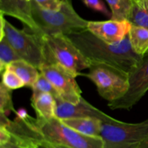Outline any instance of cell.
Instances as JSON below:
<instances>
[{
	"instance_id": "obj_1",
	"label": "cell",
	"mask_w": 148,
	"mask_h": 148,
	"mask_svg": "<svg viewBox=\"0 0 148 148\" xmlns=\"http://www.w3.org/2000/svg\"><path fill=\"white\" fill-rule=\"evenodd\" d=\"M66 36L90 62L91 66L104 64L129 75L138 66L143 57L134 51L129 35L117 44L103 41L88 29L72 32Z\"/></svg>"
},
{
	"instance_id": "obj_2",
	"label": "cell",
	"mask_w": 148,
	"mask_h": 148,
	"mask_svg": "<svg viewBox=\"0 0 148 148\" xmlns=\"http://www.w3.org/2000/svg\"><path fill=\"white\" fill-rule=\"evenodd\" d=\"M32 16L39 29V36L64 34L87 29L88 22L77 14L72 0H62L57 11H49L39 7L34 0L30 1Z\"/></svg>"
},
{
	"instance_id": "obj_3",
	"label": "cell",
	"mask_w": 148,
	"mask_h": 148,
	"mask_svg": "<svg viewBox=\"0 0 148 148\" xmlns=\"http://www.w3.org/2000/svg\"><path fill=\"white\" fill-rule=\"evenodd\" d=\"M30 124L38 132L44 140L70 148H103L101 137L83 135L65 125L61 119H38L27 114Z\"/></svg>"
},
{
	"instance_id": "obj_4",
	"label": "cell",
	"mask_w": 148,
	"mask_h": 148,
	"mask_svg": "<svg viewBox=\"0 0 148 148\" xmlns=\"http://www.w3.org/2000/svg\"><path fill=\"white\" fill-rule=\"evenodd\" d=\"M44 43L47 64H59L75 77L81 76V71L89 69L91 64L64 34L40 36Z\"/></svg>"
},
{
	"instance_id": "obj_5",
	"label": "cell",
	"mask_w": 148,
	"mask_h": 148,
	"mask_svg": "<svg viewBox=\"0 0 148 148\" xmlns=\"http://www.w3.org/2000/svg\"><path fill=\"white\" fill-rule=\"evenodd\" d=\"M0 36L7 38L22 59L36 66L38 69L47 64L44 43L40 36L29 32L27 29H17L1 14Z\"/></svg>"
},
{
	"instance_id": "obj_6",
	"label": "cell",
	"mask_w": 148,
	"mask_h": 148,
	"mask_svg": "<svg viewBox=\"0 0 148 148\" xmlns=\"http://www.w3.org/2000/svg\"><path fill=\"white\" fill-rule=\"evenodd\" d=\"M88 69L87 73H82L81 76L93 82L100 96L108 103L122 98L127 93L129 88L128 74L104 64H93Z\"/></svg>"
},
{
	"instance_id": "obj_7",
	"label": "cell",
	"mask_w": 148,
	"mask_h": 148,
	"mask_svg": "<svg viewBox=\"0 0 148 148\" xmlns=\"http://www.w3.org/2000/svg\"><path fill=\"white\" fill-rule=\"evenodd\" d=\"M101 137L103 148H140L148 137V119L135 124L103 123Z\"/></svg>"
},
{
	"instance_id": "obj_8",
	"label": "cell",
	"mask_w": 148,
	"mask_h": 148,
	"mask_svg": "<svg viewBox=\"0 0 148 148\" xmlns=\"http://www.w3.org/2000/svg\"><path fill=\"white\" fill-rule=\"evenodd\" d=\"M38 70L52 84L62 101L72 104L80 102L82 90L73 74L56 63L43 65Z\"/></svg>"
},
{
	"instance_id": "obj_9",
	"label": "cell",
	"mask_w": 148,
	"mask_h": 148,
	"mask_svg": "<svg viewBox=\"0 0 148 148\" xmlns=\"http://www.w3.org/2000/svg\"><path fill=\"white\" fill-rule=\"evenodd\" d=\"M129 88L119 99L108 103L111 109L130 110L148 91V53L143 56L138 66L128 75Z\"/></svg>"
},
{
	"instance_id": "obj_10",
	"label": "cell",
	"mask_w": 148,
	"mask_h": 148,
	"mask_svg": "<svg viewBox=\"0 0 148 148\" xmlns=\"http://www.w3.org/2000/svg\"><path fill=\"white\" fill-rule=\"evenodd\" d=\"M56 117L59 119L92 117L101 120L103 123H114L117 121L90 103L83 97L77 104L65 102L61 98L56 99Z\"/></svg>"
},
{
	"instance_id": "obj_11",
	"label": "cell",
	"mask_w": 148,
	"mask_h": 148,
	"mask_svg": "<svg viewBox=\"0 0 148 148\" xmlns=\"http://www.w3.org/2000/svg\"><path fill=\"white\" fill-rule=\"evenodd\" d=\"M132 25L128 20L89 21L87 29L97 38L109 44H117L129 35Z\"/></svg>"
},
{
	"instance_id": "obj_12",
	"label": "cell",
	"mask_w": 148,
	"mask_h": 148,
	"mask_svg": "<svg viewBox=\"0 0 148 148\" xmlns=\"http://www.w3.org/2000/svg\"><path fill=\"white\" fill-rule=\"evenodd\" d=\"M25 117H16L13 121H10L7 127V130L10 133L30 146V148H70L66 146L54 144L44 140L38 132L30 124Z\"/></svg>"
},
{
	"instance_id": "obj_13",
	"label": "cell",
	"mask_w": 148,
	"mask_h": 148,
	"mask_svg": "<svg viewBox=\"0 0 148 148\" xmlns=\"http://www.w3.org/2000/svg\"><path fill=\"white\" fill-rule=\"evenodd\" d=\"M0 13L17 19L24 25V28L39 36V29L32 16L30 1L0 0Z\"/></svg>"
},
{
	"instance_id": "obj_14",
	"label": "cell",
	"mask_w": 148,
	"mask_h": 148,
	"mask_svg": "<svg viewBox=\"0 0 148 148\" xmlns=\"http://www.w3.org/2000/svg\"><path fill=\"white\" fill-rule=\"evenodd\" d=\"M61 121L69 128L83 135L90 137H101L103 122L98 119L85 117L66 119H61Z\"/></svg>"
},
{
	"instance_id": "obj_15",
	"label": "cell",
	"mask_w": 148,
	"mask_h": 148,
	"mask_svg": "<svg viewBox=\"0 0 148 148\" xmlns=\"http://www.w3.org/2000/svg\"><path fill=\"white\" fill-rule=\"evenodd\" d=\"M31 106L38 119L48 120L56 117V102L51 94L43 93L33 98Z\"/></svg>"
},
{
	"instance_id": "obj_16",
	"label": "cell",
	"mask_w": 148,
	"mask_h": 148,
	"mask_svg": "<svg viewBox=\"0 0 148 148\" xmlns=\"http://www.w3.org/2000/svg\"><path fill=\"white\" fill-rule=\"evenodd\" d=\"M6 69L14 72L24 82L25 85L31 88L40 75L38 69L23 59L12 62Z\"/></svg>"
},
{
	"instance_id": "obj_17",
	"label": "cell",
	"mask_w": 148,
	"mask_h": 148,
	"mask_svg": "<svg viewBox=\"0 0 148 148\" xmlns=\"http://www.w3.org/2000/svg\"><path fill=\"white\" fill-rule=\"evenodd\" d=\"M130 43L137 54L143 56L148 53V29L132 25L129 33Z\"/></svg>"
},
{
	"instance_id": "obj_18",
	"label": "cell",
	"mask_w": 148,
	"mask_h": 148,
	"mask_svg": "<svg viewBox=\"0 0 148 148\" xmlns=\"http://www.w3.org/2000/svg\"><path fill=\"white\" fill-rule=\"evenodd\" d=\"M128 21L132 25L148 29V0L133 4Z\"/></svg>"
},
{
	"instance_id": "obj_19",
	"label": "cell",
	"mask_w": 148,
	"mask_h": 148,
	"mask_svg": "<svg viewBox=\"0 0 148 148\" xmlns=\"http://www.w3.org/2000/svg\"><path fill=\"white\" fill-rule=\"evenodd\" d=\"M111 10V20H128L133 7L132 0H106Z\"/></svg>"
},
{
	"instance_id": "obj_20",
	"label": "cell",
	"mask_w": 148,
	"mask_h": 148,
	"mask_svg": "<svg viewBox=\"0 0 148 148\" xmlns=\"http://www.w3.org/2000/svg\"><path fill=\"white\" fill-rule=\"evenodd\" d=\"M22 59L4 36H0V71L2 74L12 62Z\"/></svg>"
},
{
	"instance_id": "obj_21",
	"label": "cell",
	"mask_w": 148,
	"mask_h": 148,
	"mask_svg": "<svg viewBox=\"0 0 148 148\" xmlns=\"http://www.w3.org/2000/svg\"><path fill=\"white\" fill-rule=\"evenodd\" d=\"M30 88H31L32 91H33V95H32L31 99L36 98L38 95H40V94L43 93L51 94L54 97L55 99L59 98V95H58L55 88L52 85V84L48 80L47 78L45 77L40 73L37 80L36 81V82L33 84V85Z\"/></svg>"
},
{
	"instance_id": "obj_22",
	"label": "cell",
	"mask_w": 148,
	"mask_h": 148,
	"mask_svg": "<svg viewBox=\"0 0 148 148\" xmlns=\"http://www.w3.org/2000/svg\"><path fill=\"white\" fill-rule=\"evenodd\" d=\"M13 112L14 114L17 111L14 107L12 101V90L4 86L2 83L0 85V113Z\"/></svg>"
},
{
	"instance_id": "obj_23",
	"label": "cell",
	"mask_w": 148,
	"mask_h": 148,
	"mask_svg": "<svg viewBox=\"0 0 148 148\" xmlns=\"http://www.w3.org/2000/svg\"><path fill=\"white\" fill-rule=\"evenodd\" d=\"M1 83L10 90H16L25 87L24 82L12 71L6 69L1 74Z\"/></svg>"
},
{
	"instance_id": "obj_24",
	"label": "cell",
	"mask_w": 148,
	"mask_h": 148,
	"mask_svg": "<svg viewBox=\"0 0 148 148\" xmlns=\"http://www.w3.org/2000/svg\"><path fill=\"white\" fill-rule=\"evenodd\" d=\"M82 1L89 8L103 13L108 17H111V14L102 0H82Z\"/></svg>"
},
{
	"instance_id": "obj_25",
	"label": "cell",
	"mask_w": 148,
	"mask_h": 148,
	"mask_svg": "<svg viewBox=\"0 0 148 148\" xmlns=\"http://www.w3.org/2000/svg\"><path fill=\"white\" fill-rule=\"evenodd\" d=\"M36 4L44 10L57 11L62 7V0H34Z\"/></svg>"
},
{
	"instance_id": "obj_26",
	"label": "cell",
	"mask_w": 148,
	"mask_h": 148,
	"mask_svg": "<svg viewBox=\"0 0 148 148\" xmlns=\"http://www.w3.org/2000/svg\"><path fill=\"white\" fill-rule=\"evenodd\" d=\"M140 148H148V137L145 139V140L143 142V144L140 145Z\"/></svg>"
},
{
	"instance_id": "obj_27",
	"label": "cell",
	"mask_w": 148,
	"mask_h": 148,
	"mask_svg": "<svg viewBox=\"0 0 148 148\" xmlns=\"http://www.w3.org/2000/svg\"><path fill=\"white\" fill-rule=\"evenodd\" d=\"M132 1L134 3H138L140 2V1H141L142 0H132Z\"/></svg>"
},
{
	"instance_id": "obj_28",
	"label": "cell",
	"mask_w": 148,
	"mask_h": 148,
	"mask_svg": "<svg viewBox=\"0 0 148 148\" xmlns=\"http://www.w3.org/2000/svg\"><path fill=\"white\" fill-rule=\"evenodd\" d=\"M26 1H31L32 0H26Z\"/></svg>"
},
{
	"instance_id": "obj_29",
	"label": "cell",
	"mask_w": 148,
	"mask_h": 148,
	"mask_svg": "<svg viewBox=\"0 0 148 148\" xmlns=\"http://www.w3.org/2000/svg\"><path fill=\"white\" fill-rule=\"evenodd\" d=\"M0 148H2V147H0Z\"/></svg>"
}]
</instances>
